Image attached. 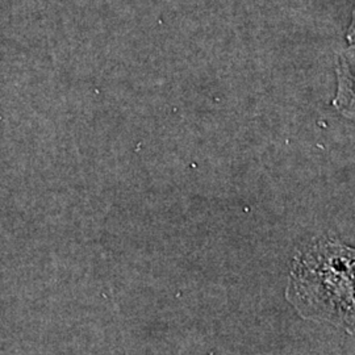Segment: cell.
<instances>
[{"label": "cell", "instance_id": "obj_3", "mask_svg": "<svg viewBox=\"0 0 355 355\" xmlns=\"http://www.w3.org/2000/svg\"><path fill=\"white\" fill-rule=\"evenodd\" d=\"M347 41L350 42V44H354L355 42V10L354 13H353V20H352V24H350V28H349V32H347Z\"/></svg>", "mask_w": 355, "mask_h": 355}, {"label": "cell", "instance_id": "obj_2", "mask_svg": "<svg viewBox=\"0 0 355 355\" xmlns=\"http://www.w3.org/2000/svg\"><path fill=\"white\" fill-rule=\"evenodd\" d=\"M337 89L333 107L345 119L355 123V42L343 49L336 64Z\"/></svg>", "mask_w": 355, "mask_h": 355}, {"label": "cell", "instance_id": "obj_1", "mask_svg": "<svg viewBox=\"0 0 355 355\" xmlns=\"http://www.w3.org/2000/svg\"><path fill=\"white\" fill-rule=\"evenodd\" d=\"M286 300L304 320L329 324L355 337V249L318 237L292 259Z\"/></svg>", "mask_w": 355, "mask_h": 355}]
</instances>
